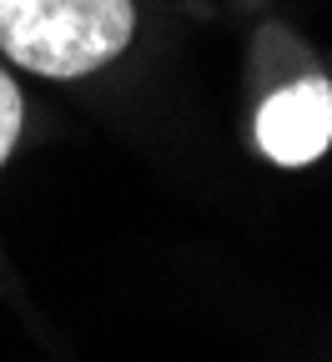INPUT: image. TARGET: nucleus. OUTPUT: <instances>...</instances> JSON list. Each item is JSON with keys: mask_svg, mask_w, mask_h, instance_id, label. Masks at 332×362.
Wrapping results in <instances>:
<instances>
[{"mask_svg": "<svg viewBox=\"0 0 332 362\" xmlns=\"http://www.w3.org/2000/svg\"><path fill=\"white\" fill-rule=\"evenodd\" d=\"M21 121H25V101H21V86L11 81V71H0V166L16 151L21 141Z\"/></svg>", "mask_w": 332, "mask_h": 362, "instance_id": "3", "label": "nucleus"}, {"mask_svg": "<svg viewBox=\"0 0 332 362\" xmlns=\"http://www.w3.org/2000/svg\"><path fill=\"white\" fill-rule=\"evenodd\" d=\"M136 35L131 0H0V51L35 76H91Z\"/></svg>", "mask_w": 332, "mask_h": 362, "instance_id": "1", "label": "nucleus"}, {"mask_svg": "<svg viewBox=\"0 0 332 362\" xmlns=\"http://www.w3.org/2000/svg\"><path fill=\"white\" fill-rule=\"evenodd\" d=\"M257 146L277 166H307L332 146V86L307 76L262 101L257 111Z\"/></svg>", "mask_w": 332, "mask_h": 362, "instance_id": "2", "label": "nucleus"}]
</instances>
